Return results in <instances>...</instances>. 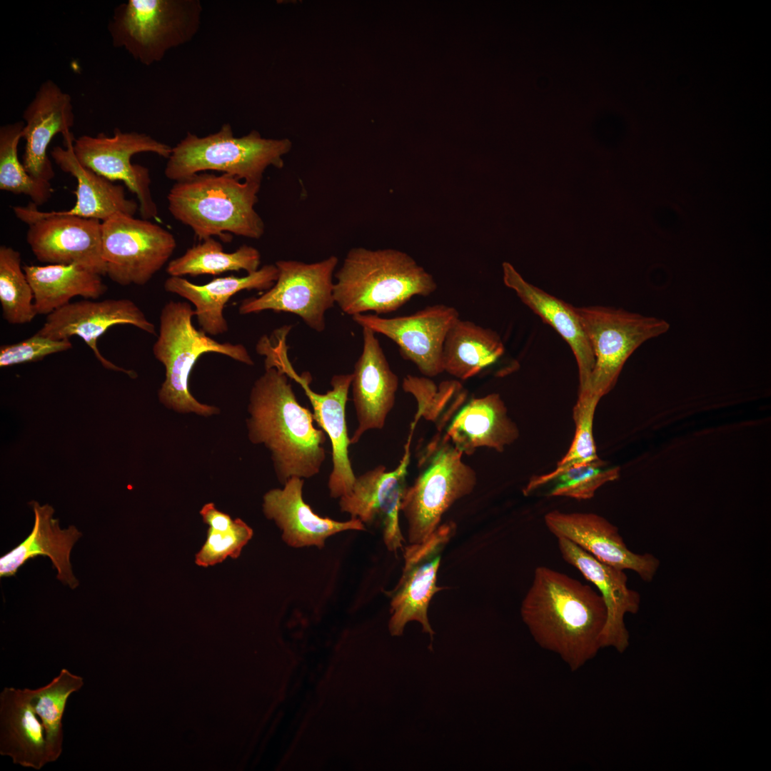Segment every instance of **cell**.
<instances>
[{
  "label": "cell",
  "mask_w": 771,
  "mask_h": 771,
  "mask_svg": "<svg viewBox=\"0 0 771 771\" xmlns=\"http://www.w3.org/2000/svg\"><path fill=\"white\" fill-rule=\"evenodd\" d=\"M520 615L537 644L558 655L572 672L601 649L604 601L589 585L565 573L537 567Z\"/></svg>",
  "instance_id": "cell-1"
},
{
  "label": "cell",
  "mask_w": 771,
  "mask_h": 771,
  "mask_svg": "<svg viewBox=\"0 0 771 771\" xmlns=\"http://www.w3.org/2000/svg\"><path fill=\"white\" fill-rule=\"evenodd\" d=\"M248 411V438L269 450L281 484L291 477L306 479L318 474L328 437L314 426L313 413L298 403L285 373L266 368L251 390Z\"/></svg>",
  "instance_id": "cell-2"
},
{
  "label": "cell",
  "mask_w": 771,
  "mask_h": 771,
  "mask_svg": "<svg viewBox=\"0 0 771 771\" xmlns=\"http://www.w3.org/2000/svg\"><path fill=\"white\" fill-rule=\"evenodd\" d=\"M335 277V303L351 316L393 312L413 296L426 297L437 289L431 274L406 253L392 248H353Z\"/></svg>",
  "instance_id": "cell-3"
},
{
  "label": "cell",
  "mask_w": 771,
  "mask_h": 771,
  "mask_svg": "<svg viewBox=\"0 0 771 771\" xmlns=\"http://www.w3.org/2000/svg\"><path fill=\"white\" fill-rule=\"evenodd\" d=\"M261 185L226 173H198L175 182L167 196L168 209L201 241L217 236L229 242L230 233L259 239L265 232L255 209Z\"/></svg>",
  "instance_id": "cell-4"
},
{
  "label": "cell",
  "mask_w": 771,
  "mask_h": 771,
  "mask_svg": "<svg viewBox=\"0 0 771 771\" xmlns=\"http://www.w3.org/2000/svg\"><path fill=\"white\" fill-rule=\"evenodd\" d=\"M194 316L195 311L188 302L169 301L161 309L159 333L152 348L155 358L166 370L158 397L164 406L176 412L208 417L218 413L219 409L199 402L188 387L190 373L198 358L213 352L248 366L254 363L242 344L219 343L202 330H197L192 323Z\"/></svg>",
  "instance_id": "cell-5"
},
{
  "label": "cell",
  "mask_w": 771,
  "mask_h": 771,
  "mask_svg": "<svg viewBox=\"0 0 771 771\" xmlns=\"http://www.w3.org/2000/svg\"><path fill=\"white\" fill-rule=\"evenodd\" d=\"M291 148L290 139L263 138L256 130L235 137L226 123L203 137L188 132L172 147L164 173L176 182L201 171H216L243 181L261 183L268 167L283 168V157Z\"/></svg>",
  "instance_id": "cell-6"
},
{
  "label": "cell",
  "mask_w": 771,
  "mask_h": 771,
  "mask_svg": "<svg viewBox=\"0 0 771 771\" xmlns=\"http://www.w3.org/2000/svg\"><path fill=\"white\" fill-rule=\"evenodd\" d=\"M202 11L199 0H128L114 9L108 30L115 47L151 66L193 39Z\"/></svg>",
  "instance_id": "cell-7"
},
{
  "label": "cell",
  "mask_w": 771,
  "mask_h": 771,
  "mask_svg": "<svg viewBox=\"0 0 771 771\" xmlns=\"http://www.w3.org/2000/svg\"><path fill=\"white\" fill-rule=\"evenodd\" d=\"M463 455L445 435H436L423 450L419 474L408 486L400 508L408 524L409 544L427 539L440 525L443 514L473 491L476 473Z\"/></svg>",
  "instance_id": "cell-8"
},
{
  "label": "cell",
  "mask_w": 771,
  "mask_h": 771,
  "mask_svg": "<svg viewBox=\"0 0 771 771\" xmlns=\"http://www.w3.org/2000/svg\"><path fill=\"white\" fill-rule=\"evenodd\" d=\"M575 309L595 358L587 389L578 395L588 393L598 399L614 388L625 363L635 350L670 328L663 319L623 310L598 306Z\"/></svg>",
  "instance_id": "cell-9"
},
{
  "label": "cell",
  "mask_w": 771,
  "mask_h": 771,
  "mask_svg": "<svg viewBox=\"0 0 771 771\" xmlns=\"http://www.w3.org/2000/svg\"><path fill=\"white\" fill-rule=\"evenodd\" d=\"M106 276L126 286H143L166 263L176 248L173 235L158 224L117 214L101 223Z\"/></svg>",
  "instance_id": "cell-10"
},
{
  "label": "cell",
  "mask_w": 771,
  "mask_h": 771,
  "mask_svg": "<svg viewBox=\"0 0 771 771\" xmlns=\"http://www.w3.org/2000/svg\"><path fill=\"white\" fill-rule=\"evenodd\" d=\"M338 258L331 256L307 263L295 260L275 263L278 277L274 285L259 297L244 299L240 314L271 310L298 316L311 329L326 328L325 314L335 304L333 276Z\"/></svg>",
  "instance_id": "cell-11"
},
{
  "label": "cell",
  "mask_w": 771,
  "mask_h": 771,
  "mask_svg": "<svg viewBox=\"0 0 771 771\" xmlns=\"http://www.w3.org/2000/svg\"><path fill=\"white\" fill-rule=\"evenodd\" d=\"M74 152L85 168L113 182L123 181L138 201L141 218L148 220L158 216L153 199L148 169L133 164L131 157L139 153H153L168 158L172 147L151 136L138 132H123L116 128L113 136L103 133L95 136L82 135L75 138Z\"/></svg>",
  "instance_id": "cell-12"
},
{
  "label": "cell",
  "mask_w": 771,
  "mask_h": 771,
  "mask_svg": "<svg viewBox=\"0 0 771 771\" xmlns=\"http://www.w3.org/2000/svg\"><path fill=\"white\" fill-rule=\"evenodd\" d=\"M29 225L26 242L36 258L48 264H74L106 276L102 256L101 223L75 216L50 215L30 203L13 208Z\"/></svg>",
  "instance_id": "cell-13"
},
{
  "label": "cell",
  "mask_w": 771,
  "mask_h": 771,
  "mask_svg": "<svg viewBox=\"0 0 771 771\" xmlns=\"http://www.w3.org/2000/svg\"><path fill=\"white\" fill-rule=\"evenodd\" d=\"M455 530L454 523H443L424 541L405 547L402 575L390 595L388 629L393 636L401 635L410 621L418 622L431 638L434 635L428 610L433 595L442 589L437 585V573L442 553Z\"/></svg>",
  "instance_id": "cell-14"
},
{
  "label": "cell",
  "mask_w": 771,
  "mask_h": 771,
  "mask_svg": "<svg viewBox=\"0 0 771 771\" xmlns=\"http://www.w3.org/2000/svg\"><path fill=\"white\" fill-rule=\"evenodd\" d=\"M415 424H410L404 453L398 466L387 470L384 465L356 476L351 492L339 498L341 512L364 525H376L382 530L387 549L402 548L404 538L399 524L401 504L408 486L406 476L410 458V443Z\"/></svg>",
  "instance_id": "cell-15"
},
{
  "label": "cell",
  "mask_w": 771,
  "mask_h": 771,
  "mask_svg": "<svg viewBox=\"0 0 771 771\" xmlns=\"http://www.w3.org/2000/svg\"><path fill=\"white\" fill-rule=\"evenodd\" d=\"M456 308L445 304L429 306L413 314L386 318L376 314H356L352 319L392 340L401 356L412 362L425 377L443 372L442 353L446 335L459 319Z\"/></svg>",
  "instance_id": "cell-16"
},
{
  "label": "cell",
  "mask_w": 771,
  "mask_h": 771,
  "mask_svg": "<svg viewBox=\"0 0 771 771\" xmlns=\"http://www.w3.org/2000/svg\"><path fill=\"white\" fill-rule=\"evenodd\" d=\"M116 325H131L149 334H156L154 324L141 308L133 301L125 298L70 302L47 315L44 325L36 333L54 340L69 339L76 336L91 349L106 368L134 376L133 371L116 366L103 356L98 348V339L110 327Z\"/></svg>",
  "instance_id": "cell-17"
},
{
  "label": "cell",
  "mask_w": 771,
  "mask_h": 771,
  "mask_svg": "<svg viewBox=\"0 0 771 771\" xmlns=\"http://www.w3.org/2000/svg\"><path fill=\"white\" fill-rule=\"evenodd\" d=\"M544 520L557 538L574 543L598 560L620 570H632L645 582L651 581L660 560L649 553L637 554L628 549L616 526L591 513H548Z\"/></svg>",
  "instance_id": "cell-18"
},
{
  "label": "cell",
  "mask_w": 771,
  "mask_h": 771,
  "mask_svg": "<svg viewBox=\"0 0 771 771\" xmlns=\"http://www.w3.org/2000/svg\"><path fill=\"white\" fill-rule=\"evenodd\" d=\"M25 140L23 165L32 177L50 181L55 176L47 148L53 138L61 133L64 140L73 136L74 124L71 96L54 81L48 79L39 87L23 113Z\"/></svg>",
  "instance_id": "cell-19"
},
{
  "label": "cell",
  "mask_w": 771,
  "mask_h": 771,
  "mask_svg": "<svg viewBox=\"0 0 771 771\" xmlns=\"http://www.w3.org/2000/svg\"><path fill=\"white\" fill-rule=\"evenodd\" d=\"M362 328L363 350L355 363L351 385L358 421L351 444L358 443L368 430L384 427L398 388V376L391 370L376 333Z\"/></svg>",
  "instance_id": "cell-20"
},
{
  "label": "cell",
  "mask_w": 771,
  "mask_h": 771,
  "mask_svg": "<svg viewBox=\"0 0 771 771\" xmlns=\"http://www.w3.org/2000/svg\"><path fill=\"white\" fill-rule=\"evenodd\" d=\"M559 551L563 560L575 568L598 589L606 608V621L600 635L601 648L613 647L622 653L629 645V633L625 627V614L638 613L640 596L628 587L624 570L606 565L574 543L558 538Z\"/></svg>",
  "instance_id": "cell-21"
},
{
  "label": "cell",
  "mask_w": 771,
  "mask_h": 771,
  "mask_svg": "<svg viewBox=\"0 0 771 771\" xmlns=\"http://www.w3.org/2000/svg\"><path fill=\"white\" fill-rule=\"evenodd\" d=\"M288 377L298 383L313 407V416L331 440L333 468L328 488L330 496L340 498L348 494L356 475L348 454L351 445L346 420V405L352 381V373L335 375L331 380L332 388L318 393L310 388L311 376L308 372L298 375L293 368Z\"/></svg>",
  "instance_id": "cell-22"
},
{
  "label": "cell",
  "mask_w": 771,
  "mask_h": 771,
  "mask_svg": "<svg viewBox=\"0 0 771 771\" xmlns=\"http://www.w3.org/2000/svg\"><path fill=\"white\" fill-rule=\"evenodd\" d=\"M304 479L291 477L283 488H273L263 498L265 516L282 531V539L293 548L315 546L323 548L326 540L346 530H366L357 518L338 521L315 513L303 498Z\"/></svg>",
  "instance_id": "cell-23"
},
{
  "label": "cell",
  "mask_w": 771,
  "mask_h": 771,
  "mask_svg": "<svg viewBox=\"0 0 771 771\" xmlns=\"http://www.w3.org/2000/svg\"><path fill=\"white\" fill-rule=\"evenodd\" d=\"M277 277L276 265L268 264L245 276L216 278L203 285L194 284L182 277L170 276L165 281L163 287L166 291L191 302L195 307V316L201 330L207 334L217 336L228 330L223 311L233 295L243 290L268 291L274 285Z\"/></svg>",
  "instance_id": "cell-24"
},
{
  "label": "cell",
  "mask_w": 771,
  "mask_h": 771,
  "mask_svg": "<svg viewBox=\"0 0 771 771\" xmlns=\"http://www.w3.org/2000/svg\"><path fill=\"white\" fill-rule=\"evenodd\" d=\"M30 504L34 513L33 529L22 543L1 557V578L15 575L29 559L46 556L57 570V579L75 589L79 580L73 573L70 553L82 533L74 525L61 529L59 520L53 517L54 509L50 505H41L36 501Z\"/></svg>",
  "instance_id": "cell-25"
},
{
  "label": "cell",
  "mask_w": 771,
  "mask_h": 771,
  "mask_svg": "<svg viewBox=\"0 0 771 771\" xmlns=\"http://www.w3.org/2000/svg\"><path fill=\"white\" fill-rule=\"evenodd\" d=\"M445 435L463 455L478 448L503 452L519 437L515 423L498 393L475 398L451 417Z\"/></svg>",
  "instance_id": "cell-26"
},
{
  "label": "cell",
  "mask_w": 771,
  "mask_h": 771,
  "mask_svg": "<svg viewBox=\"0 0 771 771\" xmlns=\"http://www.w3.org/2000/svg\"><path fill=\"white\" fill-rule=\"evenodd\" d=\"M74 139L71 136L64 140L65 147H54L51 156L64 172L76 179L75 204L69 210L46 212L50 215L75 216L101 222L117 214L134 216L138 203L126 198L123 186L114 184L83 166L74 152Z\"/></svg>",
  "instance_id": "cell-27"
},
{
  "label": "cell",
  "mask_w": 771,
  "mask_h": 771,
  "mask_svg": "<svg viewBox=\"0 0 771 771\" xmlns=\"http://www.w3.org/2000/svg\"><path fill=\"white\" fill-rule=\"evenodd\" d=\"M503 281L542 320L552 326L569 344L577 361L578 394L585 391L595 358L575 307L525 281L508 263H504Z\"/></svg>",
  "instance_id": "cell-28"
},
{
  "label": "cell",
  "mask_w": 771,
  "mask_h": 771,
  "mask_svg": "<svg viewBox=\"0 0 771 771\" xmlns=\"http://www.w3.org/2000/svg\"><path fill=\"white\" fill-rule=\"evenodd\" d=\"M0 754L35 770L50 762L44 728L27 688L4 687L0 693Z\"/></svg>",
  "instance_id": "cell-29"
},
{
  "label": "cell",
  "mask_w": 771,
  "mask_h": 771,
  "mask_svg": "<svg viewBox=\"0 0 771 771\" xmlns=\"http://www.w3.org/2000/svg\"><path fill=\"white\" fill-rule=\"evenodd\" d=\"M32 288L37 315H49L75 296L95 300L107 291L101 276L79 266H23Z\"/></svg>",
  "instance_id": "cell-30"
},
{
  "label": "cell",
  "mask_w": 771,
  "mask_h": 771,
  "mask_svg": "<svg viewBox=\"0 0 771 771\" xmlns=\"http://www.w3.org/2000/svg\"><path fill=\"white\" fill-rule=\"evenodd\" d=\"M504 353L503 343L495 331L459 318L444 341L443 372L466 380L495 364Z\"/></svg>",
  "instance_id": "cell-31"
},
{
  "label": "cell",
  "mask_w": 771,
  "mask_h": 771,
  "mask_svg": "<svg viewBox=\"0 0 771 771\" xmlns=\"http://www.w3.org/2000/svg\"><path fill=\"white\" fill-rule=\"evenodd\" d=\"M261 254L256 248L242 245L232 253L223 251L222 244L213 237L188 248L181 256L171 260L166 267L170 276L219 275L227 271H245L247 274L259 269Z\"/></svg>",
  "instance_id": "cell-32"
},
{
  "label": "cell",
  "mask_w": 771,
  "mask_h": 771,
  "mask_svg": "<svg viewBox=\"0 0 771 771\" xmlns=\"http://www.w3.org/2000/svg\"><path fill=\"white\" fill-rule=\"evenodd\" d=\"M619 476L618 467L609 466L606 461L598 458L585 464L534 476L524 488L523 493L527 496H561L589 500L594 497L600 487L617 480Z\"/></svg>",
  "instance_id": "cell-33"
},
{
  "label": "cell",
  "mask_w": 771,
  "mask_h": 771,
  "mask_svg": "<svg viewBox=\"0 0 771 771\" xmlns=\"http://www.w3.org/2000/svg\"><path fill=\"white\" fill-rule=\"evenodd\" d=\"M84 683L82 677L63 668L46 685L35 690L27 688L31 705L44 728L50 762L57 760L62 752V717L68 698Z\"/></svg>",
  "instance_id": "cell-34"
},
{
  "label": "cell",
  "mask_w": 771,
  "mask_h": 771,
  "mask_svg": "<svg viewBox=\"0 0 771 771\" xmlns=\"http://www.w3.org/2000/svg\"><path fill=\"white\" fill-rule=\"evenodd\" d=\"M24 126L18 121L0 128V189L28 196L39 206L50 199L53 188L50 181L29 175L19 161L17 148Z\"/></svg>",
  "instance_id": "cell-35"
},
{
  "label": "cell",
  "mask_w": 771,
  "mask_h": 771,
  "mask_svg": "<svg viewBox=\"0 0 771 771\" xmlns=\"http://www.w3.org/2000/svg\"><path fill=\"white\" fill-rule=\"evenodd\" d=\"M0 303L3 318L11 325L29 323L37 315L21 253L4 245L0 247Z\"/></svg>",
  "instance_id": "cell-36"
},
{
  "label": "cell",
  "mask_w": 771,
  "mask_h": 771,
  "mask_svg": "<svg viewBox=\"0 0 771 771\" xmlns=\"http://www.w3.org/2000/svg\"><path fill=\"white\" fill-rule=\"evenodd\" d=\"M599 400L587 393L578 395L573 412L576 426L575 436L568 451L554 470L560 471L599 458L593 434L594 414Z\"/></svg>",
  "instance_id": "cell-37"
},
{
  "label": "cell",
  "mask_w": 771,
  "mask_h": 771,
  "mask_svg": "<svg viewBox=\"0 0 771 771\" xmlns=\"http://www.w3.org/2000/svg\"><path fill=\"white\" fill-rule=\"evenodd\" d=\"M253 530L239 518L226 530L208 528L206 540L196 555V563L202 567L214 565L228 557L238 558L253 536Z\"/></svg>",
  "instance_id": "cell-38"
},
{
  "label": "cell",
  "mask_w": 771,
  "mask_h": 771,
  "mask_svg": "<svg viewBox=\"0 0 771 771\" xmlns=\"http://www.w3.org/2000/svg\"><path fill=\"white\" fill-rule=\"evenodd\" d=\"M70 339L54 340L36 333L31 337L0 347V367L41 361L46 356L72 348Z\"/></svg>",
  "instance_id": "cell-39"
},
{
  "label": "cell",
  "mask_w": 771,
  "mask_h": 771,
  "mask_svg": "<svg viewBox=\"0 0 771 771\" xmlns=\"http://www.w3.org/2000/svg\"><path fill=\"white\" fill-rule=\"evenodd\" d=\"M438 390L433 382L426 378L408 376L403 378V389L410 393L418 401V410L414 422L417 423L420 416L428 420H436L450 398L452 393L458 388V384L446 382Z\"/></svg>",
  "instance_id": "cell-40"
},
{
  "label": "cell",
  "mask_w": 771,
  "mask_h": 771,
  "mask_svg": "<svg viewBox=\"0 0 771 771\" xmlns=\"http://www.w3.org/2000/svg\"><path fill=\"white\" fill-rule=\"evenodd\" d=\"M200 514L203 522L208 524L210 528L215 530L228 529L234 521L229 515L218 510L212 503L204 505Z\"/></svg>",
  "instance_id": "cell-41"
}]
</instances>
